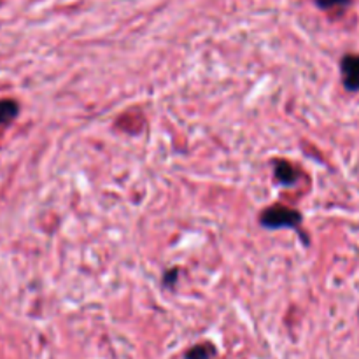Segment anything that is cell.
Returning <instances> with one entry per match:
<instances>
[{"instance_id": "6da1fadb", "label": "cell", "mask_w": 359, "mask_h": 359, "mask_svg": "<svg viewBox=\"0 0 359 359\" xmlns=\"http://www.w3.org/2000/svg\"><path fill=\"white\" fill-rule=\"evenodd\" d=\"M302 221L300 212L286 205H272L262 214V224L266 228H294Z\"/></svg>"}, {"instance_id": "7a4b0ae2", "label": "cell", "mask_w": 359, "mask_h": 359, "mask_svg": "<svg viewBox=\"0 0 359 359\" xmlns=\"http://www.w3.org/2000/svg\"><path fill=\"white\" fill-rule=\"evenodd\" d=\"M340 67H342L344 84H346L347 90L359 91V56L346 55Z\"/></svg>"}, {"instance_id": "3957f363", "label": "cell", "mask_w": 359, "mask_h": 359, "mask_svg": "<svg viewBox=\"0 0 359 359\" xmlns=\"http://www.w3.org/2000/svg\"><path fill=\"white\" fill-rule=\"evenodd\" d=\"M276 177L280 184L291 186L298 177V172L293 165L286 163V161H280V163L276 165Z\"/></svg>"}, {"instance_id": "277c9868", "label": "cell", "mask_w": 359, "mask_h": 359, "mask_svg": "<svg viewBox=\"0 0 359 359\" xmlns=\"http://www.w3.org/2000/svg\"><path fill=\"white\" fill-rule=\"evenodd\" d=\"M18 116V105L11 100H2L0 102V125H6V123L13 121Z\"/></svg>"}, {"instance_id": "5b68a950", "label": "cell", "mask_w": 359, "mask_h": 359, "mask_svg": "<svg viewBox=\"0 0 359 359\" xmlns=\"http://www.w3.org/2000/svg\"><path fill=\"white\" fill-rule=\"evenodd\" d=\"M214 354V349L210 346H196L186 353V359H210Z\"/></svg>"}, {"instance_id": "8992f818", "label": "cell", "mask_w": 359, "mask_h": 359, "mask_svg": "<svg viewBox=\"0 0 359 359\" xmlns=\"http://www.w3.org/2000/svg\"><path fill=\"white\" fill-rule=\"evenodd\" d=\"M351 0H316V4H318L321 9H333V7H342V6H347Z\"/></svg>"}]
</instances>
